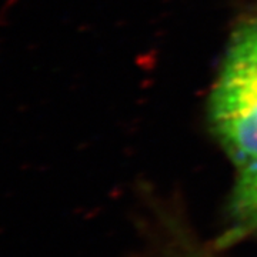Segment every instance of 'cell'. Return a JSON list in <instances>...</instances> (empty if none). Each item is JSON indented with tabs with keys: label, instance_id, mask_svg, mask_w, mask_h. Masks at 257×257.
Instances as JSON below:
<instances>
[{
	"label": "cell",
	"instance_id": "obj_1",
	"mask_svg": "<svg viewBox=\"0 0 257 257\" xmlns=\"http://www.w3.org/2000/svg\"><path fill=\"white\" fill-rule=\"evenodd\" d=\"M209 119L239 169L257 162V22L234 32L211 90Z\"/></svg>",
	"mask_w": 257,
	"mask_h": 257
},
{
	"label": "cell",
	"instance_id": "obj_2",
	"mask_svg": "<svg viewBox=\"0 0 257 257\" xmlns=\"http://www.w3.org/2000/svg\"><path fill=\"white\" fill-rule=\"evenodd\" d=\"M239 170L230 197V216L237 229L257 233V162Z\"/></svg>",
	"mask_w": 257,
	"mask_h": 257
}]
</instances>
